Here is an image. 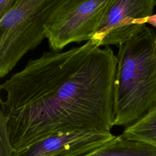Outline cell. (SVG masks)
<instances>
[{
	"label": "cell",
	"mask_w": 156,
	"mask_h": 156,
	"mask_svg": "<svg viewBox=\"0 0 156 156\" xmlns=\"http://www.w3.org/2000/svg\"><path fill=\"white\" fill-rule=\"evenodd\" d=\"M83 156H156V147L120 135Z\"/></svg>",
	"instance_id": "cell-7"
},
{
	"label": "cell",
	"mask_w": 156,
	"mask_h": 156,
	"mask_svg": "<svg viewBox=\"0 0 156 156\" xmlns=\"http://www.w3.org/2000/svg\"><path fill=\"white\" fill-rule=\"evenodd\" d=\"M112 2L113 0H61L44 25L50 50L60 52L72 43L92 39Z\"/></svg>",
	"instance_id": "cell-4"
},
{
	"label": "cell",
	"mask_w": 156,
	"mask_h": 156,
	"mask_svg": "<svg viewBox=\"0 0 156 156\" xmlns=\"http://www.w3.org/2000/svg\"><path fill=\"white\" fill-rule=\"evenodd\" d=\"M93 38L60 52H43L0 86L1 110L15 151L51 136L113 127L117 58Z\"/></svg>",
	"instance_id": "cell-1"
},
{
	"label": "cell",
	"mask_w": 156,
	"mask_h": 156,
	"mask_svg": "<svg viewBox=\"0 0 156 156\" xmlns=\"http://www.w3.org/2000/svg\"><path fill=\"white\" fill-rule=\"evenodd\" d=\"M118 48L113 126L127 127L156 104V32L146 26Z\"/></svg>",
	"instance_id": "cell-2"
},
{
	"label": "cell",
	"mask_w": 156,
	"mask_h": 156,
	"mask_svg": "<svg viewBox=\"0 0 156 156\" xmlns=\"http://www.w3.org/2000/svg\"><path fill=\"white\" fill-rule=\"evenodd\" d=\"M61 0H16L0 18V77L46 38L44 25Z\"/></svg>",
	"instance_id": "cell-3"
},
{
	"label": "cell",
	"mask_w": 156,
	"mask_h": 156,
	"mask_svg": "<svg viewBox=\"0 0 156 156\" xmlns=\"http://www.w3.org/2000/svg\"><path fill=\"white\" fill-rule=\"evenodd\" d=\"M115 137L110 132L96 130L61 133L15 151L12 156H83Z\"/></svg>",
	"instance_id": "cell-6"
},
{
	"label": "cell",
	"mask_w": 156,
	"mask_h": 156,
	"mask_svg": "<svg viewBox=\"0 0 156 156\" xmlns=\"http://www.w3.org/2000/svg\"><path fill=\"white\" fill-rule=\"evenodd\" d=\"M121 135L156 147V104L138 120L126 127Z\"/></svg>",
	"instance_id": "cell-8"
},
{
	"label": "cell",
	"mask_w": 156,
	"mask_h": 156,
	"mask_svg": "<svg viewBox=\"0 0 156 156\" xmlns=\"http://www.w3.org/2000/svg\"><path fill=\"white\" fill-rule=\"evenodd\" d=\"M155 5V0H113L93 38L101 47L125 43L147 26Z\"/></svg>",
	"instance_id": "cell-5"
},
{
	"label": "cell",
	"mask_w": 156,
	"mask_h": 156,
	"mask_svg": "<svg viewBox=\"0 0 156 156\" xmlns=\"http://www.w3.org/2000/svg\"><path fill=\"white\" fill-rule=\"evenodd\" d=\"M16 1V0H0V18L11 9Z\"/></svg>",
	"instance_id": "cell-10"
},
{
	"label": "cell",
	"mask_w": 156,
	"mask_h": 156,
	"mask_svg": "<svg viewBox=\"0 0 156 156\" xmlns=\"http://www.w3.org/2000/svg\"><path fill=\"white\" fill-rule=\"evenodd\" d=\"M146 24H149L156 28V13L154 14L147 18H146L144 20Z\"/></svg>",
	"instance_id": "cell-11"
},
{
	"label": "cell",
	"mask_w": 156,
	"mask_h": 156,
	"mask_svg": "<svg viewBox=\"0 0 156 156\" xmlns=\"http://www.w3.org/2000/svg\"><path fill=\"white\" fill-rule=\"evenodd\" d=\"M14 152L10 140L6 119L0 111V156H12Z\"/></svg>",
	"instance_id": "cell-9"
}]
</instances>
